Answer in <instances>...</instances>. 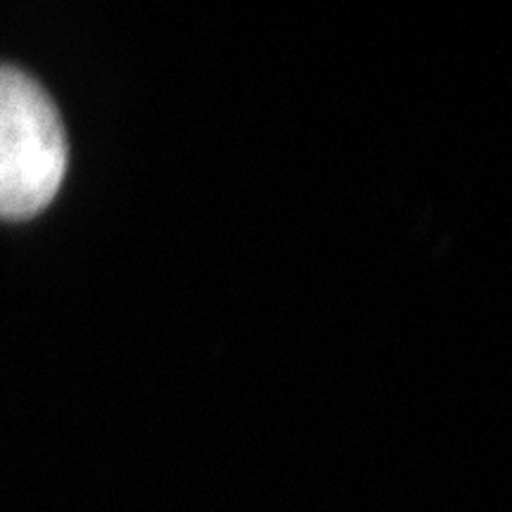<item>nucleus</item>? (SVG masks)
Wrapping results in <instances>:
<instances>
[{
	"label": "nucleus",
	"mask_w": 512,
	"mask_h": 512,
	"mask_svg": "<svg viewBox=\"0 0 512 512\" xmlns=\"http://www.w3.org/2000/svg\"><path fill=\"white\" fill-rule=\"evenodd\" d=\"M67 162L55 102L31 76L0 64V219L22 221L46 209Z\"/></svg>",
	"instance_id": "nucleus-1"
}]
</instances>
